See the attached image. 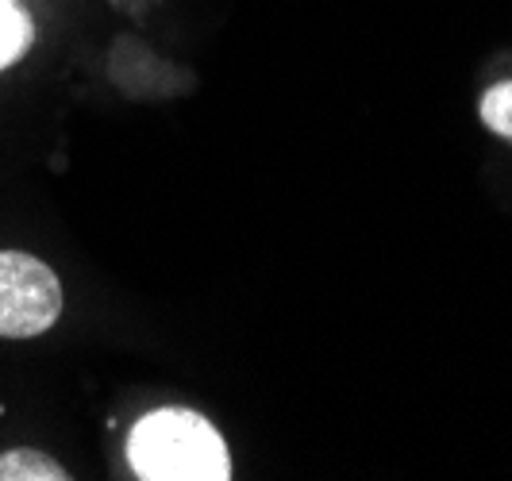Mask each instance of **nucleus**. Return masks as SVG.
<instances>
[{
  "mask_svg": "<svg viewBox=\"0 0 512 481\" xmlns=\"http://www.w3.org/2000/svg\"><path fill=\"white\" fill-rule=\"evenodd\" d=\"M128 462L143 481H228L231 458L224 435L201 412L158 408L128 439Z\"/></svg>",
  "mask_w": 512,
  "mask_h": 481,
  "instance_id": "f257e3e1",
  "label": "nucleus"
},
{
  "mask_svg": "<svg viewBox=\"0 0 512 481\" xmlns=\"http://www.w3.org/2000/svg\"><path fill=\"white\" fill-rule=\"evenodd\" d=\"M62 316V281L43 258L0 251V339H39Z\"/></svg>",
  "mask_w": 512,
  "mask_h": 481,
  "instance_id": "f03ea898",
  "label": "nucleus"
},
{
  "mask_svg": "<svg viewBox=\"0 0 512 481\" xmlns=\"http://www.w3.org/2000/svg\"><path fill=\"white\" fill-rule=\"evenodd\" d=\"M35 47V20L24 0H0V74L20 66Z\"/></svg>",
  "mask_w": 512,
  "mask_h": 481,
  "instance_id": "7ed1b4c3",
  "label": "nucleus"
},
{
  "mask_svg": "<svg viewBox=\"0 0 512 481\" xmlns=\"http://www.w3.org/2000/svg\"><path fill=\"white\" fill-rule=\"evenodd\" d=\"M0 481H70V470L35 447H12L0 455Z\"/></svg>",
  "mask_w": 512,
  "mask_h": 481,
  "instance_id": "20e7f679",
  "label": "nucleus"
},
{
  "mask_svg": "<svg viewBox=\"0 0 512 481\" xmlns=\"http://www.w3.org/2000/svg\"><path fill=\"white\" fill-rule=\"evenodd\" d=\"M478 112L489 124V131H497L501 139H512V81L493 85L482 97V104H478Z\"/></svg>",
  "mask_w": 512,
  "mask_h": 481,
  "instance_id": "39448f33",
  "label": "nucleus"
}]
</instances>
